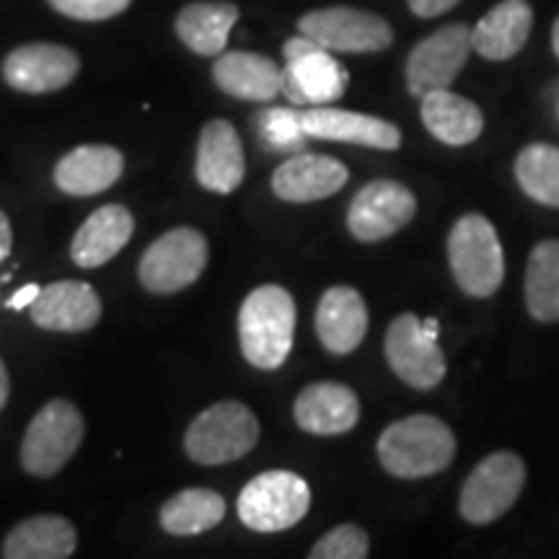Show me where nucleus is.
I'll return each instance as SVG.
<instances>
[{"label":"nucleus","instance_id":"32","mask_svg":"<svg viewBox=\"0 0 559 559\" xmlns=\"http://www.w3.org/2000/svg\"><path fill=\"white\" fill-rule=\"evenodd\" d=\"M368 534L355 523H345V526L332 528L313 544L309 551L311 559H362L368 557Z\"/></svg>","mask_w":559,"mask_h":559},{"label":"nucleus","instance_id":"13","mask_svg":"<svg viewBox=\"0 0 559 559\" xmlns=\"http://www.w3.org/2000/svg\"><path fill=\"white\" fill-rule=\"evenodd\" d=\"M472 29L466 24H451L423 39L407 58V88L423 99L438 88H449L461 68L469 60Z\"/></svg>","mask_w":559,"mask_h":559},{"label":"nucleus","instance_id":"34","mask_svg":"<svg viewBox=\"0 0 559 559\" xmlns=\"http://www.w3.org/2000/svg\"><path fill=\"white\" fill-rule=\"evenodd\" d=\"M459 0H409V9L417 13L419 19H436L440 13L451 11Z\"/></svg>","mask_w":559,"mask_h":559},{"label":"nucleus","instance_id":"1","mask_svg":"<svg viewBox=\"0 0 559 559\" xmlns=\"http://www.w3.org/2000/svg\"><path fill=\"white\" fill-rule=\"evenodd\" d=\"M456 456V438L443 419L412 415L389 425L379 438L381 466L391 477L423 479L443 472Z\"/></svg>","mask_w":559,"mask_h":559},{"label":"nucleus","instance_id":"25","mask_svg":"<svg viewBox=\"0 0 559 559\" xmlns=\"http://www.w3.org/2000/svg\"><path fill=\"white\" fill-rule=\"evenodd\" d=\"M423 122L432 138L445 145H469L485 130L479 107L449 88L430 91L423 96Z\"/></svg>","mask_w":559,"mask_h":559},{"label":"nucleus","instance_id":"12","mask_svg":"<svg viewBox=\"0 0 559 559\" xmlns=\"http://www.w3.org/2000/svg\"><path fill=\"white\" fill-rule=\"evenodd\" d=\"M417 213V200L402 181L376 179L355 194L347 210V228L358 241L373 243L400 234Z\"/></svg>","mask_w":559,"mask_h":559},{"label":"nucleus","instance_id":"15","mask_svg":"<svg viewBox=\"0 0 559 559\" xmlns=\"http://www.w3.org/2000/svg\"><path fill=\"white\" fill-rule=\"evenodd\" d=\"M304 130L309 138L337 140L376 151H396L402 145V130L396 124L360 111L332 109L330 104L304 109Z\"/></svg>","mask_w":559,"mask_h":559},{"label":"nucleus","instance_id":"20","mask_svg":"<svg viewBox=\"0 0 559 559\" xmlns=\"http://www.w3.org/2000/svg\"><path fill=\"white\" fill-rule=\"evenodd\" d=\"M366 300L349 285H334L321 296L317 309V334L332 355H347L366 340Z\"/></svg>","mask_w":559,"mask_h":559},{"label":"nucleus","instance_id":"37","mask_svg":"<svg viewBox=\"0 0 559 559\" xmlns=\"http://www.w3.org/2000/svg\"><path fill=\"white\" fill-rule=\"evenodd\" d=\"M9 394H11V381H9V370H5L3 360H0V409L9 404Z\"/></svg>","mask_w":559,"mask_h":559},{"label":"nucleus","instance_id":"5","mask_svg":"<svg viewBox=\"0 0 559 559\" xmlns=\"http://www.w3.org/2000/svg\"><path fill=\"white\" fill-rule=\"evenodd\" d=\"M283 94L293 107H326L347 91L349 75L334 55L306 34L283 47Z\"/></svg>","mask_w":559,"mask_h":559},{"label":"nucleus","instance_id":"16","mask_svg":"<svg viewBox=\"0 0 559 559\" xmlns=\"http://www.w3.org/2000/svg\"><path fill=\"white\" fill-rule=\"evenodd\" d=\"M102 300L88 283L60 280L41 288L32 304V321L47 332H86L99 324Z\"/></svg>","mask_w":559,"mask_h":559},{"label":"nucleus","instance_id":"14","mask_svg":"<svg viewBox=\"0 0 559 559\" xmlns=\"http://www.w3.org/2000/svg\"><path fill=\"white\" fill-rule=\"evenodd\" d=\"M79 55L62 45H37L16 47L3 62V79L11 88L21 94H50L66 88L79 75Z\"/></svg>","mask_w":559,"mask_h":559},{"label":"nucleus","instance_id":"22","mask_svg":"<svg viewBox=\"0 0 559 559\" xmlns=\"http://www.w3.org/2000/svg\"><path fill=\"white\" fill-rule=\"evenodd\" d=\"M124 171V156L111 145H81L55 166V185L66 194L88 198L107 192Z\"/></svg>","mask_w":559,"mask_h":559},{"label":"nucleus","instance_id":"27","mask_svg":"<svg viewBox=\"0 0 559 559\" xmlns=\"http://www.w3.org/2000/svg\"><path fill=\"white\" fill-rule=\"evenodd\" d=\"M239 21V9L223 0H202L190 3L177 16L179 39L198 55H223L228 34Z\"/></svg>","mask_w":559,"mask_h":559},{"label":"nucleus","instance_id":"6","mask_svg":"<svg viewBox=\"0 0 559 559\" xmlns=\"http://www.w3.org/2000/svg\"><path fill=\"white\" fill-rule=\"evenodd\" d=\"M86 423L75 404L52 400L41 407L26 428L21 443V464L34 477L58 474L81 449Z\"/></svg>","mask_w":559,"mask_h":559},{"label":"nucleus","instance_id":"17","mask_svg":"<svg viewBox=\"0 0 559 559\" xmlns=\"http://www.w3.org/2000/svg\"><path fill=\"white\" fill-rule=\"evenodd\" d=\"M200 187L215 194H230L239 190L247 160H243V145L236 128L226 120L207 122L200 132L198 164H194Z\"/></svg>","mask_w":559,"mask_h":559},{"label":"nucleus","instance_id":"35","mask_svg":"<svg viewBox=\"0 0 559 559\" xmlns=\"http://www.w3.org/2000/svg\"><path fill=\"white\" fill-rule=\"evenodd\" d=\"M39 293H41L39 285H24V288H21L19 293H13V298L9 300V306H11V309H16V311L32 309L34 300L39 298Z\"/></svg>","mask_w":559,"mask_h":559},{"label":"nucleus","instance_id":"8","mask_svg":"<svg viewBox=\"0 0 559 559\" xmlns=\"http://www.w3.org/2000/svg\"><path fill=\"white\" fill-rule=\"evenodd\" d=\"M526 485V464L513 451L489 453L464 481L459 510L474 526H487L506 515Z\"/></svg>","mask_w":559,"mask_h":559},{"label":"nucleus","instance_id":"29","mask_svg":"<svg viewBox=\"0 0 559 559\" xmlns=\"http://www.w3.org/2000/svg\"><path fill=\"white\" fill-rule=\"evenodd\" d=\"M526 306L536 321H559V241L536 243L526 267Z\"/></svg>","mask_w":559,"mask_h":559},{"label":"nucleus","instance_id":"24","mask_svg":"<svg viewBox=\"0 0 559 559\" xmlns=\"http://www.w3.org/2000/svg\"><path fill=\"white\" fill-rule=\"evenodd\" d=\"M531 26H534V11L526 0H502L472 29L474 52L487 60L515 58L526 45Z\"/></svg>","mask_w":559,"mask_h":559},{"label":"nucleus","instance_id":"21","mask_svg":"<svg viewBox=\"0 0 559 559\" xmlns=\"http://www.w3.org/2000/svg\"><path fill=\"white\" fill-rule=\"evenodd\" d=\"M135 221L122 205H104L88 215V221L75 230L70 243V257L83 270H94L107 264L132 239Z\"/></svg>","mask_w":559,"mask_h":559},{"label":"nucleus","instance_id":"3","mask_svg":"<svg viewBox=\"0 0 559 559\" xmlns=\"http://www.w3.org/2000/svg\"><path fill=\"white\" fill-rule=\"evenodd\" d=\"M449 260L453 280L472 298L495 296L506 280V257L498 230L479 213L464 215L451 228Z\"/></svg>","mask_w":559,"mask_h":559},{"label":"nucleus","instance_id":"23","mask_svg":"<svg viewBox=\"0 0 559 559\" xmlns=\"http://www.w3.org/2000/svg\"><path fill=\"white\" fill-rule=\"evenodd\" d=\"M213 79L221 91L243 102H272L283 91V68L257 52H223Z\"/></svg>","mask_w":559,"mask_h":559},{"label":"nucleus","instance_id":"33","mask_svg":"<svg viewBox=\"0 0 559 559\" xmlns=\"http://www.w3.org/2000/svg\"><path fill=\"white\" fill-rule=\"evenodd\" d=\"M132 0H50L55 11L75 21H107L120 16Z\"/></svg>","mask_w":559,"mask_h":559},{"label":"nucleus","instance_id":"4","mask_svg":"<svg viewBox=\"0 0 559 559\" xmlns=\"http://www.w3.org/2000/svg\"><path fill=\"white\" fill-rule=\"evenodd\" d=\"M260 440L257 415L241 402H218L192 419L185 449L194 464L221 466L239 461Z\"/></svg>","mask_w":559,"mask_h":559},{"label":"nucleus","instance_id":"7","mask_svg":"<svg viewBox=\"0 0 559 559\" xmlns=\"http://www.w3.org/2000/svg\"><path fill=\"white\" fill-rule=\"evenodd\" d=\"M311 506V489L306 479L285 469L264 472L239 495V519L247 528L275 534L304 521Z\"/></svg>","mask_w":559,"mask_h":559},{"label":"nucleus","instance_id":"38","mask_svg":"<svg viewBox=\"0 0 559 559\" xmlns=\"http://www.w3.org/2000/svg\"><path fill=\"white\" fill-rule=\"evenodd\" d=\"M551 47H555V55L559 58V19L555 21V26H551Z\"/></svg>","mask_w":559,"mask_h":559},{"label":"nucleus","instance_id":"11","mask_svg":"<svg viewBox=\"0 0 559 559\" xmlns=\"http://www.w3.org/2000/svg\"><path fill=\"white\" fill-rule=\"evenodd\" d=\"M386 360L391 370L412 389H436L445 376V355L438 347V334L425 330L415 313H402L389 324Z\"/></svg>","mask_w":559,"mask_h":559},{"label":"nucleus","instance_id":"31","mask_svg":"<svg viewBox=\"0 0 559 559\" xmlns=\"http://www.w3.org/2000/svg\"><path fill=\"white\" fill-rule=\"evenodd\" d=\"M254 128L264 148L275 153H300L306 148V140H309L304 130V111L300 109H264L257 117Z\"/></svg>","mask_w":559,"mask_h":559},{"label":"nucleus","instance_id":"26","mask_svg":"<svg viewBox=\"0 0 559 559\" xmlns=\"http://www.w3.org/2000/svg\"><path fill=\"white\" fill-rule=\"evenodd\" d=\"M79 536L62 515H34L5 536V559H66L75 551Z\"/></svg>","mask_w":559,"mask_h":559},{"label":"nucleus","instance_id":"36","mask_svg":"<svg viewBox=\"0 0 559 559\" xmlns=\"http://www.w3.org/2000/svg\"><path fill=\"white\" fill-rule=\"evenodd\" d=\"M11 247H13L11 223H9V218H5L3 210H0V262L11 254Z\"/></svg>","mask_w":559,"mask_h":559},{"label":"nucleus","instance_id":"9","mask_svg":"<svg viewBox=\"0 0 559 559\" xmlns=\"http://www.w3.org/2000/svg\"><path fill=\"white\" fill-rule=\"evenodd\" d=\"M207 264V241L194 228H174L145 249L138 275L145 290L169 296L190 288Z\"/></svg>","mask_w":559,"mask_h":559},{"label":"nucleus","instance_id":"2","mask_svg":"<svg viewBox=\"0 0 559 559\" xmlns=\"http://www.w3.org/2000/svg\"><path fill=\"white\" fill-rule=\"evenodd\" d=\"M296 334V300L280 285L251 290L239 311L241 353L254 368L275 370L288 360Z\"/></svg>","mask_w":559,"mask_h":559},{"label":"nucleus","instance_id":"10","mask_svg":"<svg viewBox=\"0 0 559 559\" xmlns=\"http://www.w3.org/2000/svg\"><path fill=\"white\" fill-rule=\"evenodd\" d=\"M298 29L330 52H381L394 41L389 21L347 5L306 13L298 21Z\"/></svg>","mask_w":559,"mask_h":559},{"label":"nucleus","instance_id":"19","mask_svg":"<svg viewBox=\"0 0 559 559\" xmlns=\"http://www.w3.org/2000/svg\"><path fill=\"white\" fill-rule=\"evenodd\" d=\"M293 415L298 428L311 436H342L358 425L360 402L345 383L319 381L300 391Z\"/></svg>","mask_w":559,"mask_h":559},{"label":"nucleus","instance_id":"18","mask_svg":"<svg viewBox=\"0 0 559 559\" xmlns=\"http://www.w3.org/2000/svg\"><path fill=\"white\" fill-rule=\"evenodd\" d=\"M347 166L321 153H296L277 166L272 177V192L285 202H317L332 198L347 185Z\"/></svg>","mask_w":559,"mask_h":559},{"label":"nucleus","instance_id":"28","mask_svg":"<svg viewBox=\"0 0 559 559\" xmlns=\"http://www.w3.org/2000/svg\"><path fill=\"white\" fill-rule=\"evenodd\" d=\"M226 515V500L205 487L181 489L160 508V526L174 536H194L215 528Z\"/></svg>","mask_w":559,"mask_h":559},{"label":"nucleus","instance_id":"30","mask_svg":"<svg viewBox=\"0 0 559 559\" xmlns=\"http://www.w3.org/2000/svg\"><path fill=\"white\" fill-rule=\"evenodd\" d=\"M515 179L531 200L559 207V148L547 143L526 145L515 158Z\"/></svg>","mask_w":559,"mask_h":559}]
</instances>
